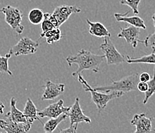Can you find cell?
I'll return each instance as SVG.
<instances>
[{"label": "cell", "mask_w": 155, "mask_h": 133, "mask_svg": "<svg viewBox=\"0 0 155 133\" xmlns=\"http://www.w3.org/2000/svg\"><path fill=\"white\" fill-rule=\"evenodd\" d=\"M0 133H2V132H0Z\"/></svg>", "instance_id": "d6a6232c"}, {"label": "cell", "mask_w": 155, "mask_h": 133, "mask_svg": "<svg viewBox=\"0 0 155 133\" xmlns=\"http://www.w3.org/2000/svg\"><path fill=\"white\" fill-rule=\"evenodd\" d=\"M152 20H153V26H154V28H155V12H154V14L152 15Z\"/></svg>", "instance_id": "4dcf8cb0"}, {"label": "cell", "mask_w": 155, "mask_h": 133, "mask_svg": "<svg viewBox=\"0 0 155 133\" xmlns=\"http://www.w3.org/2000/svg\"><path fill=\"white\" fill-rule=\"evenodd\" d=\"M87 22L89 26V33L92 36L98 38L110 37L111 36L109 31L101 22H93L89 19H87Z\"/></svg>", "instance_id": "2e32d148"}, {"label": "cell", "mask_w": 155, "mask_h": 133, "mask_svg": "<svg viewBox=\"0 0 155 133\" xmlns=\"http://www.w3.org/2000/svg\"><path fill=\"white\" fill-rule=\"evenodd\" d=\"M12 55L8 52L5 55H0V72H5L9 74V75H12V72L9 70V59L11 58Z\"/></svg>", "instance_id": "7402d4cb"}, {"label": "cell", "mask_w": 155, "mask_h": 133, "mask_svg": "<svg viewBox=\"0 0 155 133\" xmlns=\"http://www.w3.org/2000/svg\"><path fill=\"white\" fill-rule=\"evenodd\" d=\"M137 89L140 91L141 92H146L148 89V85H147V82H140L137 83Z\"/></svg>", "instance_id": "4316f807"}, {"label": "cell", "mask_w": 155, "mask_h": 133, "mask_svg": "<svg viewBox=\"0 0 155 133\" xmlns=\"http://www.w3.org/2000/svg\"><path fill=\"white\" fill-rule=\"evenodd\" d=\"M68 117L70 118V125H73L75 124L78 125L79 123L81 122H87L88 124L91 123V118L84 115V113L83 112L80 105V99L78 97L76 98L75 102L70 107L68 112Z\"/></svg>", "instance_id": "9c48e42d"}, {"label": "cell", "mask_w": 155, "mask_h": 133, "mask_svg": "<svg viewBox=\"0 0 155 133\" xmlns=\"http://www.w3.org/2000/svg\"><path fill=\"white\" fill-rule=\"evenodd\" d=\"M129 11L125 12L124 14L121 13H115L114 17L117 22H124L130 24V26H133L134 27L139 28V29H146V25L144 23V21L139 16L134 15V16H127L129 13Z\"/></svg>", "instance_id": "9a60e30c"}, {"label": "cell", "mask_w": 155, "mask_h": 133, "mask_svg": "<svg viewBox=\"0 0 155 133\" xmlns=\"http://www.w3.org/2000/svg\"><path fill=\"white\" fill-rule=\"evenodd\" d=\"M16 99L12 97L10 100V111L5 115V118L14 122H24L32 124L33 122L26 117L23 112L16 108Z\"/></svg>", "instance_id": "5bb4252c"}, {"label": "cell", "mask_w": 155, "mask_h": 133, "mask_svg": "<svg viewBox=\"0 0 155 133\" xmlns=\"http://www.w3.org/2000/svg\"><path fill=\"white\" fill-rule=\"evenodd\" d=\"M104 59V55L94 54L91 51L82 49L77 54L67 57L66 60L69 66H71L73 64H77L78 65L77 71L72 74L73 76H77L80 75L84 70H91L95 73H98L100 72V65Z\"/></svg>", "instance_id": "6da1fadb"}, {"label": "cell", "mask_w": 155, "mask_h": 133, "mask_svg": "<svg viewBox=\"0 0 155 133\" xmlns=\"http://www.w3.org/2000/svg\"><path fill=\"white\" fill-rule=\"evenodd\" d=\"M82 11L80 7L77 5H62L57 6L53 10L52 15L55 17L59 26H61L65 22H67L70 15L73 13H80Z\"/></svg>", "instance_id": "ba28073f"}, {"label": "cell", "mask_w": 155, "mask_h": 133, "mask_svg": "<svg viewBox=\"0 0 155 133\" xmlns=\"http://www.w3.org/2000/svg\"><path fill=\"white\" fill-rule=\"evenodd\" d=\"M126 56V62L129 64L132 63H145L155 65V49H153L151 54L140 57V58H130L129 55Z\"/></svg>", "instance_id": "d6986e66"}, {"label": "cell", "mask_w": 155, "mask_h": 133, "mask_svg": "<svg viewBox=\"0 0 155 133\" xmlns=\"http://www.w3.org/2000/svg\"><path fill=\"white\" fill-rule=\"evenodd\" d=\"M42 100H53L60 96H61L65 90V85L62 83H54L50 79L46 81V84L43 86Z\"/></svg>", "instance_id": "8fae6325"}, {"label": "cell", "mask_w": 155, "mask_h": 133, "mask_svg": "<svg viewBox=\"0 0 155 133\" xmlns=\"http://www.w3.org/2000/svg\"><path fill=\"white\" fill-rule=\"evenodd\" d=\"M4 109H5V106L2 104V103L0 102V114H2V113H3Z\"/></svg>", "instance_id": "f546056e"}, {"label": "cell", "mask_w": 155, "mask_h": 133, "mask_svg": "<svg viewBox=\"0 0 155 133\" xmlns=\"http://www.w3.org/2000/svg\"><path fill=\"white\" fill-rule=\"evenodd\" d=\"M139 75L138 73L131 74L127 76L124 77L119 81H113L110 85L98 86L94 88L95 90L99 92H104L106 93L111 92H120L127 93L130 91H134L137 89V85L139 82Z\"/></svg>", "instance_id": "3957f363"}, {"label": "cell", "mask_w": 155, "mask_h": 133, "mask_svg": "<svg viewBox=\"0 0 155 133\" xmlns=\"http://www.w3.org/2000/svg\"><path fill=\"white\" fill-rule=\"evenodd\" d=\"M150 75L147 72H142L141 74L139 75V80H140V82H147L148 81H150Z\"/></svg>", "instance_id": "f1b7e54d"}, {"label": "cell", "mask_w": 155, "mask_h": 133, "mask_svg": "<svg viewBox=\"0 0 155 133\" xmlns=\"http://www.w3.org/2000/svg\"><path fill=\"white\" fill-rule=\"evenodd\" d=\"M100 49L104 52L108 65H119L126 62V56L117 51L110 37L104 38V43L100 46Z\"/></svg>", "instance_id": "5b68a950"}, {"label": "cell", "mask_w": 155, "mask_h": 133, "mask_svg": "<svg viewBox=\"0 0 155 133\" xmlns=\"http://www.w3.org/2000/svg\"><path fill=\"white\" fill-rule=\"evenodd\" d=\"M153 118L147 117L145 113H140L134 116L130 121L132 125L136 126V131L134 133H150L152 129V121Z\"/></svg>", "instance_id": "30bf717a"}, {"label": "cell", "mask_w": 155, "mask_h": 133, "mask_svg": "<svg viewBox=\"0 0 155 133\" xmlns=\"http://www.w3.org/2000/svg\"><path fill=\"white\" fill-rule=\"evenodd\" d=\"M147 85H148V89L145 92L144 99L143 101V104L146 105L147 103L148 102L149 99L151 97L155 92V65L153 68V78L150 79V81L147 82Z\"/></svg>", "instance_id": "603a6c76"}, {"label": "cell", "mask_w": 155, "mask_h": 133, "mask_svg": "<svg viewBox=\"0 0 155 133\" xmlns=\"http://www.w3.org/2000/svg\"><path fill=\"white\" fill-rule=\"evenodd\" d=\"M41 26H42V33H40V36H43L44 33H46L48 31L52 30L53 29H56L55 26H53V24L50 21H49L48 19H44L43 18V22H41Z\"/></svg>", "instance_id": "d4e9b609"}, {"label": "cell", "mask_w": 155, "mask_h": 133, "mask_svg": "<svg viewBox=\"0 0 155 133\" xmlns=\"http://www.w3.org/2000/svg\"><path fill=\"white\" fill-rule=\"evenodd\" d=\"M153 131H155V129H153Z\"/></svg>", "instance_id": "1f68e13d"}, {"label": "cell", "mask_w": 155, "mask_h": 133, "mask_svg": "<svg viewBox=\"0 0 155 133\" xmlns=\"http://www.w3.org/2000/svg\"><path fill=\"white\" fill-rule=\"evenodd\" d=\"M141 0H120L121 5H126L129 6L131 10L133 11L135 15H137L139 13L138 11V6Z\"/></svg>", "instance_id": "cb8c5ba5"}, {"label": "cell", "mask_w": 155, "mask_h": 133, "mask_svg": "<svg viewBox=\"0 0 155 133\" xmlns=\"http://www.w3.org/2000/svg\"><path fill=\"white\" fill-rule=\"evenodd\" d=\"M64 102L63 100L57 101L56 103L50 104V106L45 108L43 110H39L38 112V116L41 118H57L62 114H67L68 115L69 111H70V107H64L63 106Z\"/></svg>", "instance_id": "52a82bcc"}, {"label": "cell", "mask_w": 155, "mask_h": 133, "mask_svg": "<svg viewBox=\"0 0 155 133\" xmlns=\"http://www.w3.org/2000/svg\"><path fill=\"white\" fill-rule=\"evenodd\" d=\"M140 29L134 27L133 26H128L125 28L120 29L118 33V38H124L126 40L127 43L131 45L133 48H136L138 43H142V40H139V36L140 33Z\"/></svg>", "instance_id": "4fadbf2b"}, {"label": "cell", "mask_w": 155, "mask_h": 133, "mask_svg": "<svg viewBox=\"0 0 155 133\" xmlns=\"http://www.w3.org/2000/svg\"><path fill=\"white\" fill-rule=\"evenodd\" d=\"M77 76H78L79 82L83 85V88H84V90L86 92H91V99H92V101L94 102V104L97 106L99 115L107 107V103H109L110 101L113 100L114 99H117V98L120 97L124 94L120 92H108V93H103V92H99V91L95 90L94 88L91 87V85L87 83V81L84 79L82 75H78Z\"/></svg>", "instance_id": "7a4b0ae2"}, {"label": "cell", "mask_w": 155, "mask_h": 133, "mask_svg": "<svg viewBox=\"0 0 155 133\" xmlns=\"http://www.w3.org/2000/svg\"><path fill=\"white\" fill-rule=\"evenodd\" d=\"M38 112H39V110L37 109V108L36 107L34 103H32V101L31 100L30 98H29L27 99V101H26L25 108H24V110L22 112L23 114L29 119H30L31 121L34 122L35 120H39V121H40L39 116H38Z\"/></svg>", "instance_id": "e0dca14e"}, {"label": "cell", "mask_w": 155, "mask_h": 133, "mask_svg": "<svg viewBox=\"0 0 155 133\" xmlns=\"http://www.w3.org/2000/svg\"><path fill=\"white\" fill-rule=\"evenodd\" d=\"M77 125H78L75 124L73 125H70V127L65 129H61L59 133H77Z\"/></svg>", "instance_id": "83f0119b"}, {"label": "cell", "mask_w": 155, "mask_h": 133, "mask_svg": "<svg viewBox=\"0 0 155 133\" xmlns=\"http://www.w3.org/2000/svg\"><path fill=\"white\" fill-rule=\"evenodd\" d=\"M46 38V41L47 44H53V43L58 42L61 40L62 34L60 28H56L52 30L48 31L46 33L40 36V39Z\"/></svg>", "instance_id": "ffe728a7"}, {"label": "cell", "mask_w": 155, "mask_h": 133, "mask_svg": "<svg viewBox=\"0 0 155 133\" xmlns=\"http://www.w3.org/2000/svg\"><path fill=\"white\" fill-rule=\"evenodd\" d=\"M39 46V43L38 41H33L29 37H22L9 49V52L15 56L34 54Z\"/></svg>", "instance_id": "8992f818"}, {"label": "cell", "mask_w": 155, "mask_h": 133, "mask_svg": "<svg viewBox=\"0 0 155 133\" xmlns=\"http://www.w3.org/2000/svg\"><path fill=\"white\" fill-rule=\"evenodd\" d=\"M67 117H68L67 114H62L57 118H52L50 120H48L46 123L43 124L44 133H53L56 127L58 126L62 122L67 119Z\"/></svg>", "instance_id": "ac0fdd59"}, {"label": "cell", "mask_w": 155, "mask_h": 133, "mask_svg": "<svg viewBox=\"0 0 155 133\" xmlns=\"http://www.w3.org/2000/svg\"><path fill=\"white\" fill-rule=\"evenodd\" d=\"M44 18V12L40 9H33L29 12L28 19L32 25L40 24Z\"/></svg>", "instance_id": "44dd1931"}, {"label": "cell", "mask_w": 155, "mask_h": 133, "mask_svg": "<svg viewBox=\"0 0 155 133\" xmlns=\"http://www.w3.org/2000/svg\"><path fill=\"white\" fill-rule=\"evenodd\" d=\"M0 12L5 15V22L12 28V30L17 34H22L24 30V26L22 24L23 17L22 11L12 5H6L0 9Z\"/></svg>", "instance_id": "277c9868"}, {"label": "cell", "mask_w": 155, "mask_h": 133, "mask_svg": "<svg viewBox=\"0 0 155 133\" xmlns=\"http://www.w3.org/2000/svg\"><path fill=\"white\" fill-rule=\"evenodd\" d=\"M32 124L24 122H14L11 120L0 119V128L6 133H28Z\"/></svg>", "instance_id": "7c38bea8"}, {"label": "cell", "mask_w": 155, "mask_h": 133, "mask_svg": "<svg viewBox=\"0 0 155 133\" xmlns=\"http://www.w3.org/2000/svg\"><path fill=\"white\" fill-rule=\"evenodd\" d=\"M141 43H143L146 47L150 46L152 49H155V31L153 34L149 35L148 36H147L144 40H142Z\"/></svg>", "instance_id": "484cf974"}]
</instances>
